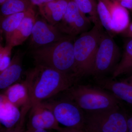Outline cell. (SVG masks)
<instances>
[{"label":"cell","instance_id":"obj_1","mask_svg":"<svg viewBox=\"0 0 132 132\" xmlns=\"http://www.w3.org/2000/svg\"><path fill=\"white\" fill-rule=\"evenodd\" d=\"M75 79L53 69L36 65L27 74L26 79L29 90V109L60 92L67 91L73 86Z\"/></svg>","mask_w":132,"mask_h":132},{"label":"cell","instance_id":"obj_2","mask_svg":"<svg viewBox=\"0 0 132 132\" xmlns=\"http://www.w3.org/2000/svg\"><path fill=\"white\" fill-rule=\"evenodd\" d=\"M75 38L65 35L56 42L32 50L31 54L36 65L53 69L76 79Z\"/></svg>","mask_w":132,"mask_h":132},{"label":"cell","instance_id":"obj_3","mask_svg":"<svg viewBox=\"0 0 132 132\" xmlns=\"http://www.w3.org/2000/svg\"><path fill=\"white\" fill-rule=\"evenodd\" d=\"M104 31L101 23L94 24L90 31L75 39L76 79L91 75L95 58Z\"/></svg>","mask_w":132,"mask_h":132},{"label":"cell","instance_id":"obj_4","mask_svg":"<svg viewBox=\"0 0 132 132\" xmlns=\"http://www.w3.org/2000/svg\"><path fill=\"white\" fill-rule=\"evenodd\" d=\"M67 91L68 98L86 112L120 107V101L106 90L87 85H74Z\"/></svg>","mask_w":132,"mask_h":132},{"label":"cell","instance_id":"obj_5","mask_svg":"<svg viewBox=\"0 0 132 132\" xmlns=\"http://www.w3.org/2000/svg\"><path fill=\"white\" fill-rule=\"evenodd\" d=\"M85 127L102 132H128L127 115L120 107L85 112Z\"/></svg>","mask_w":132,"mask_h":132},{"label":"cell","instance_id":"obj_6","mask_svg":"<svg viewBox=\"0 0 132 132\" xmlns=\"http://www.w3.org/2000/svg\"><path fill=\"white\" fill-rule=\"evenodd\" d=\"M120 56L119 49L112 37L104 32L95 55L91 75L98 79L104 78L111 71L113 72Z\"/></svg>","mask_w":132,"mask_h":132},{"label":"cell","instance_id":"obj_7","mask_svg":"<svg viewBox=\"0 0 132 132\" xmlns=\"http://www.w3.org/2000/svg\"><path fill=\"white\" fill-rule=\"evenodd\" d=\"M41 103L52 111L59 124L65 127L84 130L85 113L71 99Z\"/></svg>","mask_w":132,"mask_h":132},{"label":"cell","instance_id":"obj_8","mask_svg":"<svg viewBox=\"0 0 132 132\" xmlns=\"http://www.w3.org/2000/svg\"><path fill=\"white\" fill-rule=\"evenodd\" d=\"M90 20L81 12L73 0H69L64 17L55 26L63 34L75 37L88 31L91 25Z\"/></svg>","mask_w":132,"mask_h":132},{"label":"cell","instance_id":"obj_9","mask_svg":"<svg viewBox=\"0 0 132 132\" xmlns=\"http://www.w3.org/2000/svg\"><path fill=\"white\" fill-rule=\"evenodd\" d=\"M65 35L56 26L50 24L42 17L36 16L30 36L29 48L33 50L49 45L60 40Z\"/></svg>","mask_w":132,"mask_h":132},{"label":"cell","instance_id":"obj_10","mask_svg":"<svg viewBox=\"0 0 132 132\" xmlns=\"http://www.w3.org/2000/svg\"><path fill=\"white\" fill-rule=\"evenodd\" d=\"M30 110L29 130L53 129L58 131L61 128L53 112L41 102L33 106Z\"/></svg>","mask_w":132,"mask_h":132},{"label":"cell","instance_id":"obj_11","mask_svg":"<svg viewBox=\"0 0 132 132\" xmlns=\"http://www.w3.org/2000/svg\"><path fill=\"white\" fill-rule=\"evenodd\" d=\"M0 122L6 130H21L24 123L19 108L10 102L4 94L0 95Z\"/></svg>","mask_w":132,"mask_h":132},{"label":"cell","instance_id":"obj_12","mask_svg":"<svg viewBox=\"0 0 132 132\" xmlns=\"http://www.w3.org/2000/svg\"><path fill=\"white\" fill-rule=\"evenodd\" d=\"M100 87L110 91L119 100L132 105V78L129 82L118 81L112 78H104L96 79Z\"/></svg>","mask_w":132,"mask_h":132},{"label":"cell","instance_id":"obj_13","mask_svg":"<svg viewBox=\"0 0 132 132\" xmlns=\"http://www.w3.org/2000/svg\"><path fill=\"white\" fill-rule=\"evenodd\" d=\"M7 98L16 106L22 108L21 115L22 120L29 109V90L26 80L21 83H15L6 89L3 94Z\"/></svg>","mask_w":132,"mask_h":132},{"label":"cell","instance_id":"obj_14","mask_svg":"<svg viewBox=\"0 0 132 132\" xmlns=\"http://www.w3.org/2000/svg\"><path fill=\"white\" fill-rule=\"evenodd\" d=\"M24 53L16 52L9 65L0 72V88L6 89L20 79L22 72V60Z\"/></svg>","mask_w":132,"mask_h":132},{"label":"cell","instance_id":"obj_15","mask_svg":"<svg viewBox=\"0 0 132 132\" xmlns=\"http://www.w3.org/2000/svg\"><path fill=\"white\" fill-rule=\"evenodd\" d=\"M69 0H56L39 6L42 16L50 24L55 26L62 20L65 14Z\"/></svg>","mask_w":132,"mask_h":132},{"label":"cell","instance_id":"obj_16","mask_svg":"<svg viewBox=\"0 0 132 132\" xmlns=\"http://www.w3.org/2000/svg\"><path fill=\"white\" fill-rule=\"evenodd\" d=\"M111 14L113 33H121L129 26L130 17L127 9L115 0H102Z\"/></svg>","mask_w":132,"mask_h":132},{"label":"cell","instance_id":"obj_17","mask_svg":"<svg viewBox=\"0 0 132 132\" xmlns=\"http://www.w3.org/2000/svg\"><path fill=\"white\" fill-rule=\"evenodd\" d=\"M37 15L35 10L26 16L10 38L6 45L13 47L22 45L30 37Z\"/></svg>","mask_w":132,"mask_h":132},{"label":"cell","instance_id":"obj_18","mask_svg":"<svg viewBox=\"0 0 132 132\" xmlns=\"http://www.w3.org/2000/svg\"><path fill=\"white\" fill-rule=\"evenodd\" d=\"M34 10L33 9L26 12L10 15L1 19V31L5 36L6 44L23 19Z\"/></svg>","mask_w":132,"mask_h":132},{"label":"cell","instance_id":"obj_19","mask_svg":"<svg viewBox=\"0 0 132 132\" xmlns=\"http://www.w3.org/2000/svg\"><path fill=\"white\" fill-rule=\"evenodd\" d=\"M1 19L34 9L30 0H7L1 5Z\"/></svg>","mask_w":132,"mask_h":132},{"label":"cell","instance_id":"obj_20","mask_svg":"<svg viewBox=\"0 0 132 132\" xmlns=\"http://www.w3.org/2000/svg\"><path fill=\"white\" fill-rule=\"evenodd\" d=\"M132 71V39L128 42L122 58L113 72L112 79Z\"/></svg>","mask_w":132,"mask_h":132},{"label":"cell","instance_id":"obj_21","mask_svg":"<svg viewBox=\"0 0 132 132\" xmlns=\"http://www.w3.org/2000/svg\"><path fill=\"white\" fill-rule=\"evenodd\" d=\"M81 12L89 14L94 24L101 23L97 12V2L95 0H73Z\"/></svg>","mask_w":132,"mask_h":132},{"label":"cell","instance_id":"obj_22","mask_svg":"<svg viewBox=\"0 0 132 132\" xmlns=\"http://www.w3.org/2000/svg\"><path fill=\"white\" fill-rule=\"evenodd\" d=\"M97 9L99 19L102 27L109 33H113L111 14L106 5L102 0H98Z\"/></svg>","mask_w":132,"mask_h":132},{"label":"cell","instance_id":"obj_23","mask_svg":"<svg viewBox=\"0 0 132 132\" xmlns=\"http://www.w3.org/2000/svg\"><path fill=\"white\" fill-rule=\"evenodd\" d=\"M13 47L8 45L3 47L1 44L0 47V72H2L9 65L12 59L11 53Z\"/></svg>","mask_w":132,"mask_h":132},{"label":"cell","instance_id":"obj_24","mask_svg":"<svg viewBox=\"0 0 132 132\" xmlns=\"http://www.w3.org/2000/svg\"><path fill=\"white\" fill-rule=\"evenodd\" d=\"M126 9L132 10V0H115Z\"/></svg>","mask_w":132,"mask_h":132},{"label":"cell","instance_id":"obj_25","mask_svg":"<svg viewBox=\"0 0 132 132\" xmlns=\"http://www.w3.org/2000/svg\"><path fill=\"white\" fill-rule=\"evenodd\" d=\"M125 37L132 39V22L129 24L127 28L121 32Z\"/></svg>","mask_w":132,"mask_h":132},{"label":"cell","instance_id":"obj_26","mask_svg":"<svg viewBox=\"0 0 132 132\" xmlns=\"http://www.w3.org/2000/svg\"><path fill=\"white\" fill-rule=\"evenodd\" d=\"M58 132H85L84 130H79L75 128H61Z\"/></svg>","mask_w":132,"mask_h":132},{"label":"cell","instance_id":"obj_27","mask_svg":"<svg viewBox=\"0 0 132 132\" xmlns=\"http://www.w3.org/2000/svg\"><path fill=\"white\" fill-rule=\"evenodd\" d=\"M31 2L34 6H38L40 5L46 3L56 1V0H30Z\"/></svg>","mask_w":132,"mask_h":132},{"label":"cell","instance_id":"obj_28","mask_svg":"<svg viewBox=\"0 0 132 132\" xmlns=\"http://www.w3.org/2000/svg\"><path fill=\"white\" fill-rule=\"evenodd\" d=\"M128 132H132V115L127 116Z\"/></svg>","mask_w":132,"mask_h":132},{"label":"cell","instance_id":"obj_29","mask_svg":"<svg viewBox=\"0 0 132 132\" xmlns=\"http://www.w3.org/2000/svg\"><path fill=\"white\" fill-rule=\"evenodd\" d=\"M85 132H102L98 131V130H94L89 128L85 127L84 129Z\"/></svg>","mask_w":132,"mask_h":132},{"label":"cell","instance_id":"obj_30","mask_svg":"<svg viewBox=\"0 0 132 132\" xmlns=\"http://www.w3.org/2000/svg\"><path fill=\"white\" fill-rule=\"evenodd\" d=\"M29 132H49L47 130L43 129H35V130H29Z\"/></svg>","mask_w":132,"mask_h":132},{"label":"cell","instance_id":"obj_31","mask_svg":"<svg viewBox=\"0 0 132 132\" xmlns=\"http://www.w3.org/2000/svg\"><path fill=\"white\" fill-rule=\"evenodd\" d=\"M4 132H29V130H28L25 131H22L21 130H6Z\"/></svg>","mask_w":132,"mask_h":132},{"label":"cell","instance_id":"obj_32","mask_svg":"<svg viewBox=\"0 0 132 132\" xmlns=\"http://www.w3.org/2000/svg\"><path fill=\"white\" fill-rule=\"evenodd\" d=\"M7 0H0V5H1L3 4Z\"/></svg>","mask_w":132,"mask_h":132},{"label":"cell","instance_id":"obj_33","mask_svg":"<svg viewBox=\"0 0 132 132\" xmlns=\"http://www.w3.org/2000/svg\"></svg>","mask_w":132,"mask_h":132}]
</instances>
